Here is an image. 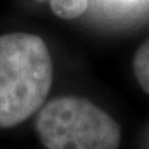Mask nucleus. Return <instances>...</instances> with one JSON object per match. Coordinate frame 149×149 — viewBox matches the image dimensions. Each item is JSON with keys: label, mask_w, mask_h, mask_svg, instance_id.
<instances>
[{"label": "nucleus", "mask_w": 149, "mask_h": 149, "mask_svg": "<svg viewBox=\"0 0 149 149\" xmlns=\"http://www.w3.org/2000/svg\"><path fill=\"white\" fill-rule=\"evenodd\" d=\"M53 84V61L42 37L0 36V127H13L39 111Z\"/></svg>", "instance_id": "f257e3e1"}, {"label": "nucleus", "mask_w": 149, "mask_h": 149, "mask_svg": "<svg viewBox=\"0 0 149 149\" xmlns=\"http://www.w3.org/2000/svg\"><path fill=\"white\" fill-rule=\"evenodd\" d=\"M36 130L47 149H119L122 130L86 98L61 97L40 109Z\"/></svg>", "instance_id": "f03ea898"}, {"label": "nucleus", "mask_w": 149, "mask_h": 149, "mask_svg": "<svg viewBox=\"0 0 149 149\" xmlns=\"http://www.w3.org/2000/svg\"><path fill=\"white\" fill-rule=\"evenodd\" d=\"M37 1H46V0H37ZM48 3L57 17L62 19H74L87 11L90 0H48Z\"/></svg>", "instance_id": "7ed1b4c3"}, {"label": "nucleus", "mask_w": 149, "mask_h": 149, "mask_svg": "<svg viewBox=\"0 0 149 149\" xmlns=\"http://www.w3.org/2000/svg\"><path fill=\"white\" fill-rule=\"evenodd\" d=\"M133 68L141 88L149 94V39H146L134 55Z\"/></svg>", "instance_id": "20e7f679"}, {"label": "nucleus", "mask_w": 149, "mask_h": 149, "mask_svg": "<svg viewBox=\"0 0 149 149\" xmlns=\"http://www.w3.org/2000/svg\"><path fill=\"white\" fill-rule=\"evenodd\" d=\"M102 8L116 14H134L144 11L149 6V0H97Z\"/></svg>", "instance_id": "39448f33"}]
</instances>
